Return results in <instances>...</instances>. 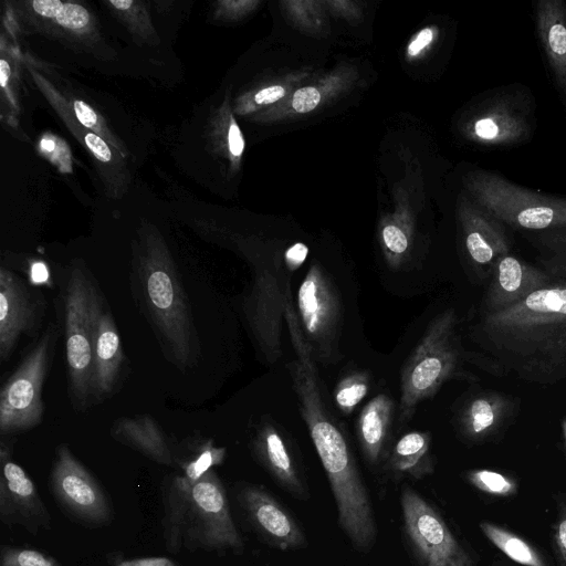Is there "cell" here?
<instances>
[{
  "mask_svg": "<svg viewBox=\"0 0 566 566\" xmlns=\"http://www.w3.org/2000/svg\"><path fill=\"white\" fill-rule=\"evenodd\" d=\"M386 468L396 478L420 480L431 474L434 461L430 432L410 431L401 436L387 453Z\"/></svg>",
  "mask_w": 566,
  "mask_h": 566,
  "instance_id": "24",
  "label": "cell"
},
{
  "mask_svg": "<svg viewBox=\"0 0 566 566\" xmlns=\"http://www.w3.org/2000/svg\"><path fill=\"white\" fill-rule=\"evenodd\" d=\"M457 314L453 308L437 315L406 360L400 380L398 420L408 422L418 405L431 398L459 367Z\"/></svg>",
  "mask_w": 566,
  "mask_h": 566,
  "instance_id": "4",
  "label": "cell"
},
{
  "mask_svg": "<svg viewBox=\"0 0 566 566\" xmlns=\"http://www.w3.org/2000/svg\"><path fill=\"white\" fill-rule=\"evenodd\" d=\"M484 536L504 555L523 566H548L543 556L524 538L494 523L479 524Z\"/></svg>",
  "mask_w": 566,
  "mask_h": 566,
  "instance_id": "27",
  "label": "cell"
},
{
  "mask_svg": "<svg viewBox=\"0 0 566 566\" xmlns=\"http://www.w3.org/2000/svg\"><path fill=\"white\" fill-rule=\"evenodd\" d=\"M12 444H0V518L8 525H21L35 535L51 527V515L41 500L36 485L27 472L11 459Z\"/></svg>",
  "mask_w": 566,
  "mask_h": 566,
  "instance_id": "14",
  "label": "cell"
},
{
  "mask_svg": "<svg viewBox=\"0 0 566 566\" xmlns=\"http://www.w3.org/2000/svg\"><path fill=\"white\" fill-rule=\"evenodd\" d=\"M61 4L59 0H36L33 2V9L42 17L55 18Z\"/></svg>",
  "mask_w": 566,
  "mask_h": 566,
  "instance_id": "38",
  "label": "cell"
},
{
  "mask_svg": "<svg viewBox=\"0 0 566 566\" xmlns=\"http://www.w3.org/2000/svg\"><path fill=\"white\" fill-rule=\"evenodd\" d=\"M61 307L67 364L69 395L83 411L92 400L94 337L104 311L102 294L92 275L71 269L61 289Z\"/></svg>",
  "mask_w": 566,
  "mask_h": 566,
  "instance_id": "3",
  "label": "cell"
},
{
  "mask_svg": "<svg viewBox=\"0 0 566 566\" xmlns=\"http://www.w3.org/2000/svg\"><path fill=\"white\" fill-rule=\"evenodd\" d=\"M12 271L0 269V358L8 360L22 335L33 336L45 302Z\"/></svg>",
  "mask_w": 566,
  "mask_h": 566,
  "instance_id": "15",
  "label": "cell"
},
{
  "mask_svg": "<svg viewBox=\"0 0 566 566\" xmlns=\"http://www.w3.org/2000/svg\"><path fill=\"white\" fill-rule=\"evenodd\" d=\"M238 501L254 531L280 551H295L306 545V537L291 513L265 489L244 484Z\"/></svg>",
  "mask_w": 566,
  "mask_h": 566,
  "instance_id": "16",
  "label": "cell"
},
{
  "mask_svg": "<svg viewBox=\"0 0 566 566\" xmlns=\"http://www.w3.org/2000/svg\"><path fill=\"white\" fill-rule=\"evenodd\" d=\"M465 247L471 260L481 266L493 268L510 245L502 222L485 209H469L465 212Z\"/></svg>",
  "mask_w": 566,
  "mask_h": 566,
  "instance_id": "22",
  "label": "cell"
},
{
  "mask_svg": "<svg viewBox=\"0 0 566 566\" xmlns=\"http://www.w3.org/2000/svg\"><path fill=\"white\" fill-rule=\"evenodd\" d=\"M42 146L46 149V150H51L54 145H53V142H50V140H43L42 142Z\"/></svg>",
  "mask_w": 566,
  "mask_h": 566,
  "instance_id": "45",
  "label": "cell"
},
{
  "mask_svg": "<svg viewBox=\"0 0 566 566\" xmlns=\"http://www.w3.org/2000/svg\"><path fill=\"white\" fill-rule=\"evenodd\" d=\"M48 270L42 262L32 264L30 277L34 283H44L48 280Z\"/></svg>",
  "mask_w": 566,
  "mask_h": 566,
  "instance_id": "42",
  "label": "cell"
},
{
  "mask_svg": "<svg viewBox=\"0 0 566 566\" xmlns=\"http://www.w3.org/2000/svg\"><path fill=\"white\" fill-rule=\"evenodd\" d=\"M9 76H10V66L4 60H1L0 61V84L2 87H6V85L9 81Z\"/></svg>",
  "mask_w": 566,
  "mask_h": 566,
  "instance_id": "43",
  "label": "cell"
},
{
  "mask_svg": "<svg viewBox=\"0 0 566 566\" xmlns=\"http://www.w3.org/2000/svg\"><path fill=\"white\" fill-rule=\"evenodd\" d=\"M321 99L319 92L314 87H302L293 96L292 105L298 113H307L314 109Z\"/></svg>",
  "mask_w": 566,
  "mask_h": 566,
  "instance_id": "33",
  "label": "cell"
},
{
  "mask_svg": "<svg viewBox=\"0 0 566 566\" xmlns=\"http://www.w3.org/2000/svg\"><path fill=\"white\" fill-rule=\"evenodd\" d=\"M297 405L326 473L342 531L359 552H368L377 537L369 493L350 446L322 398L317 369L298 365L291 371Z\"/></svg>",
  "mask_w": 566,
  "mask_h": 566,
  "instance_id": "1",
  "label": "cell"
},
{
  "mask_svg": "<svg viewBox=\"0 0 566 566\" xmlns=\"http://www.w3.org/2000/svg\"><path fill=\"white\" fill-rule=\"evenodd\" d=\"M125 355L115 321L103 311L94 337L92 400L101 401L115 391L124 368Z\"/></svg>",
  "mask_w": 566,
  "mask_h": 566,
  "instance_id": "19",
  "label": "cell"
},
{
  "mask_svg": "<svg viewBox=\"0 0 566 566\" xmlns=\"http://www.w3.org/2000/svg\"><path fill=\"white\" fill-rule=\"evenodd\" d=\"M54 19L65 28L81 30L87 25L90 15L88 12L78 4L62 2Z\"/></svg>",
  "mask_w": 566,
  "mask_h": 566,
  "instance_id": "32",
  "label": "cell"
},
{
  "mask_svg": "<svg viewBox=\"0 0 566 566\" xmlns=\"http://www.w3.org/2000/svg\"><path fill=\"white\" fill-rule=\"evenodd\" d=\"M74 112L76 118L83 126L93 128L97 124V116L95 112L83 101L74 102Z\"/></svg>",
  "mask_w": 566,
  "mask_h": 566,
  "instance_id": "35",
  "label": "cell"
},
{
  "mask_svg": "<svg viewBox=\"0 0 566 566\" xmlns=\"http://www.w3.org/2000/svg\"><path fill=\"white\" fill-rule=\"evenodd\" d=\"M549 279L524 261L505 254L493 266V279L485 295L488 313L512 306L531 293L547 287Z\"/></svg>",
  "mask_w": 566,
  "mask_h": 566,
  "instance_id": "18",
  "label": "cell"
},
{
  "mask_svg": "<svg viewBox=\"0 0 566 566\" xmlns=\"http://www.w3.org/2000/svg\"><path fill=\"white\" fill-rule=\"evenodd\" d=\"M84 142L88 149L94 154V156L101 161H109L112 158V153L108 145L96 134L88 133L85 135Z\"/></svg>",
  "mask_w": 566,
  "mask_h": 566,
  "instance_id": "34",
  "label": "cell"
},
{
  "mask_svg": "<svg viewBox=\"0 0 566 566\" xmlns=\"http://www.w3.org/2000/svg\"><path fill=\"white\" fill-rule=\"evenodd\" d=\"M59 336L56 324H50L0 392V432L2 436L30 430L44 416L42 388Z\"/></svg>",
  "mask_w": 566,
  "mask_h": 566,
  "instance_id": "5",
  "label": "cell"
},
{
  "mask_svg": "<svg viewBox=\"0 0 566 566\" xmlns=\"http://www.w3.org/2000/svg\"><path fill=\"white\" fill-rule=\"evenodd\" d=\"M134 296L166 358L177 368L192 367L200 355L190 304L168 255L150 252L132 274Z\"/></svg>",
  "mask_w": 566,
  "mask_h": 566,
  "instance_id": "2",
  "label": "cell"
},
{
  "mask_svg": "<svg viewBox=\"0 0 566 566\" xmlns=\"http://www.w3.org/2000/svg\"><path fill=\"white\" fill-rule=\"evenodd\" d=\"M510 402L497 394L471 398L460 411L459 427L470 440H483L495 432L509 413Z\"/></svg>",
  "mask_w": 566,
  "mask_h": 566,
  "instance_id": "26",
  "label": "cell"
},
{
  "mask_svg": "<svg viewBox=\"0 0 566 566\" xmlns=\"http://www.w3.org/2000/svg\"><path fill=\"white\" fill-rule=\"evenodd\" d=\"M557 518L553 527V545L559 566H566V497L557 504Z\"/></svg>",
  "mask_w": 566,
  "mask_h": 566,
  "instance_id": "31",
  "label": "cell"
},
{
  "mask_svg": "<svg viewBox=\"0 0 566 566\" xmlns=\"http://www.w3.org/2000/svg\"><path fill=\"white\" fill-rule=\"evenodd\" d=\"M536 20L555 81L566 94V3L562 0H539Z\"/></svg>",
  "mask_w": 566,
  "mask_h": 566,
  "instance_id": "23",
  "label": "cell"
},
{
  "mask_svg": "<svg viewBox=\"0 0 566 566\" xmlns=\"http://www.w3.org/2000/svg\"><path fill=\"white\" fill-rule=\"evenodd\" d=\"M226 449L216 447L211 439L175 448V471L163 482V536L166 549L179 553L182 530L195 484L213 467L223 463Z\"/></svg>",
  "mask_w": 566,
  "mask_h": 566,
  "instance_id": "9",
  "label": "cell"
},
{
  "mask_svg": "<svg viewBox=\"0 0 566 566\" xmlns=\"http://www.w3.org/2000/svg\"><path fill=\"white\" fill-rule=\"evenodd\" d=\"M284 95V90L281 86H271L261 90L255 95V102L258 104H270L280 99Z\"/></svg>",
  "mask_w": 566,
  "mask_h": 566,
  "instance_id": "40",
  "label": "cell"
},
{
  "mask_svg": "<svg viewBox=\"0 0 566 566\" xmlns=\"http://www.w3.org/2000/svg\"><path fill=\"white\" fill-rule=\"evenodd\" d=\"M433 33L432 30L427 28L423 29L418 36L410 43L408 48V52L410 55H416L420 52L424 46H427L432 40Z\"/></svg>",
  "mask_w": 566,
  "mask_h": 566,
  "instance_id": "41",
  "label": "cell"
},
{
  "mask_svg": "<svg viewBox=\"0 0 566 566\" xmlns=\"http://www.w3.org/2000/svg\"><path fill=\"white\" fill-rule=\"evenodd\" d=\"M468 482L479 491L500 497L513 496L517 492L514 479L489 469H475L467 472Z\"/></svg>",
  "mask_w": 566,
  "mask_h": 566,
  "instance_id": "29",
  "label": "cell"
},
{
  "mask_svg": "<svg viewBox=\"0 0 566 566\" xmlns=\"http://www.w3.org/2000/svg\"><path fill=\"white\" fill-rule=\"evenodd\" d=\"M114 566H180L176 564L174 560L164 556H155V557H143L135 558L130 560L120 562Z\"/></svg>",
  "mask_w": 566,
  "mask_h": 566,
  "instance_id": "36",
  "label": "cell"
},
{
  "mask_svg": "<svg viewBox=\"0 0 566 566\" xmlns=\"http://www.w3.org/2000/svg\"><path fill=\"white\" fill-rule=\"evenodd\" d=\"M472 190L502 223L530 230L566 227V199L527 190L495 174L476 176Z\"/></svg>",
  "mask_w": 566,
  "mask_h": 566,
  "instance_id": "6",
  "label": "cell"
},
{
  "mask_svg": "<svg viewBox=\"0 0 566 566\" xmlns=\"http://www.w3.org/2000/svg\"><path fill=\"white\" fill-rule=\"evenodd\" d=\"M291 295L287 277L277 270L259 269L243 301L248 326L263 358L274 364L282 355L281 333L286 301Z\"/></svg>",
  "mask_w": 566,
  "mask_h": 566,
  "instance_id": "12",
  "label": "cell"
},
{
  "mask_svg": "<svg viewBox=\"0 0 566 566\" xmlns=\"http://www.w3.org/2000/svg\"><path fill=\"white\" fill-rule=\"evenodd\" d=\"M297 318L315 360L336 361L343 323L339 291L326 271L312 264L297 292Z\"/></svg>",
  "mask_w": 566,
  "mask_h": 566,
  "instance_id": "8",
  "label": "cell"
},
{
  "mask_svg": "<svg viewBox=\"0 0 566 566\" xmlns=\"http://www.w3.org/2000/svg\"><path fill=\"white\" fill-rule=\"evenodd\" d=\"M50 484L62 507L82 523L97 526L109 522L112 509L107 496L66 444L56 449Z\"/></svg>",
  "mask_w": 566,
  "mask_h": 566,
  "instance_id": "13",
  "label": "cell"
},
{
  "mask_svg": "<svg viewBox=\"0 0 566 566\" xmlns=\"http://www.w3.org/2000/svg\"><path fill=\"white\" fill-rule=\"evenodd\" d=\"M111 4H113L115 8L119 10H127L133 4L132 0H117V1H111Z\"/></svg>",
  "mask_w": 566,
  "mask_h": 566,
  "instance_id": "44",
  "label": "cell"
},
{
  "mask_svg": "<svg viewBox=\"0 0 566 566\" xmlns=\"http://www.w3.org/2000/svg\"><path fill=\"white\" fill-rule=\"evenodd\" d=\"M0 566H61L53 557L28 547L3 546Z\"/></svg>",
  "mask_w": 566,
  "mask_h": 566,
  "instance_id": "30",
  "label": "cell"
},
{
  "mask_svg": "<svg viewBox=\"0 0 566 566\" xmlns=\"http://www.w3.org/2000/svg\"><path fill=\"white\" fill-rule=\"evenodd\" d=\"M400 506L403 533L420 566H473L441 514L408 485Z\"/></svg>",
  "mask_w": 566,
  "mask_h": 566,
  "instance_id": "10",
  "label": "cell"
},
{
  "mask_svg": "<svg viewBox=\"0 0 566 566\" xmlns=\"http://www.w3.org/2000/svg\"><path fill=\"white\" fill-rule=\"evenodd\" d=\"M251 449L259 463L284 491L298 500L308 497L307 486L290 442L271 419L259 421Z\"/></svg>",
  "mask_w": 566,
  "mask_h": 566,
  "instance_id": "17",
  "label": "cell"
},
{
  "mask_svg": "<svg viewBox=\"0 0 566 566\" xmlns=\"http://www.w3.org/2000/svg\"><path fill=\"white\" fill-rule=\"evenodd\" d=\"M563 433L566 441V419L563 420Z\"/></svg>",
  "mask_w": 566,
  "mask_h": 566,
  "instance_id": "46",
  "label": "cell"
},
{
  "mask_svg": "<svg viewBox=\"0 0 566 566\" xmlns=\"http://www.w3.org/2000/svg\"><path fill=\"white\" fill-rule=\"evenodd\" d=\"M229 149L233 156H240L244 148V142L239 127L232 123L228 134Z\"/></svg>",
  "mask_w": 566,
  "mask_h": 566,
  "instance_id": "39",
  "label": "cell"
},
{
  "mask_svg": "<svg viewBox=\"0 0 566 566\" xmlns=\"http://www.w3.org/2000/svg\"><path fill=\"white\" fill-rule=\"evenodd\" d=\"M488 331L505 338L543 340L566 328V287L539 289L512 306L486 313Z\"/></svg>",
  "mask_w": 566,
  "mask_h": 566,
  "instance_id": "11",
  "label": "cell"
},
{
  "mask_svg": "<svg viewBox=\"0 0 566 566\" xmlns=\"http://www.w3.org/2000/svg\"><path fill=\"white\" fill-rule=\"evenodd\" d=\"M307 255V247L303 243H296L291 247L286 253L285 259L287 263V268L290 270L297 269L306 259Z\"/></svg>",
  "mask_w": 566,
  "mask_h": 566,
  "instance_id": "37",
  "label": "cell"
},
{
  "mask_svg": "<svg viewBox=\"0 0 566 566\" xmlns=\"http://www.w3.org/2000/svg\"><path fill=\"white\" fill-rule=\"evenodd\" d=\"M369 387V375L366 371L349 373L340 379L334 390L335 405L342 412L352 413L366 397Z\"/></svg>",
  "mask_w": 566,
  "mask_h": 566,
  "instance_id": "28",
  "label": "cell"
},
{
  "mask_svg": "<svg viewBox=\"0 0 566 566\" xmlns=\"http://www.w3.org/2000/svg\"><path fill=\"white\" fill-rule=\"evenodd\" d=\"M111 436L156 463L174 467L175 447L149 415L123 417L114 421Z\"/></svg>",
  "mask_w": 566,
  "mask_h": 566,
  "instance_id": "20",
  "label": "cell"
},
{
  "mask_svg": "<svg viewBox=\"0 0 566 566\" xmlns=\"http://www.w3.org/2000/svg\"><path fill=\"white\" fill-rule=\"evenodd\" d=\"M527 133L528 126L523 115L504 102L491 105L471 126L473 138L490 145L518 143Z\"/></svg>",
  "mask_w": 566,
  "mask_h": 566,
  "instance_id": "25",
  "label": "cell"
},
{
  "mask_svg": "<svg viewBox=\"0 0 566 566\" xmlns=\"http://www.w3.org/2000/svg\"><path fill=\"white\" fill-rule=\"evenodd\" d=\"M182 545L189 551L243 552L244 544L232 518L226 489L212 469L192 489Z\"/></svg>",
  "mask_w": 566,
  "mask_h": 566,
  "instance_id": "7",
  "label": "cell"
},
{
  "mask_svg": "<svg viewBox=\"0 0 566 566\" xmlns=\"http://www.w3.org/2000/svg\"><path fill=\"white\" fill-rule=\"evenodd\" d=\"M394 416L395 402L379 394L364 406L357 418V440L365 460L373 467L387 457Z\"/></svg>",
  "mask_w": 566,
  "mask_h": 566,
  "instance_id": "21",
  "label": "cell"
}]
</instances>
